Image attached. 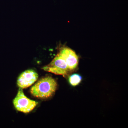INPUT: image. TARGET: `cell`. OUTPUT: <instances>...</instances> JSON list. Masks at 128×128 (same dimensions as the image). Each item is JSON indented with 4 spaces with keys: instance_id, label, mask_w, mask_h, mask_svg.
<instances>
[{
    "instance_id": "cell-1",
    "label": "cell",
    "mask_w": 128,
    "mask_h": 128,
    "mask_svg": "<svg viewBox=\"0 0 128 128\" xmlns=\"http://www.w3.org/2000/svg\"><path fill=\"white\" fill-rule=\"evenodd\" d=\"M56 80L50 76L39 80L30 89V93L34 97L47 99L52 96L57 89Z\"/></svg>"
},
{
    "instance_id": "cell-2",
    "label": "cell",
    "mask_w": 128,
    "mask_h": 128,
    "mask_svg": "<svg viewBox=\"0 0 128 128\" xmlns=\"http://www.w3.org/2000/svg\"><path fill=\"white\" fill-rule=\"evenodd\" d=\"M13 104L16 110L24 113H28L33 110L38 102L30 100L24 95L22 89L20 88L16 97L13 100Z\"/></svg>"
},
{
    "instance_id": "cell-3",
    "label": "cell",
    "mask_w": 128,
    "mask_h": 128,
    "mask_svg": "<svg viewBox=\"0 0 128 128\" xmlns=\"http://www.w3.org/2000/svg\"><path fill=\"white\" fill-rule=\"evenodd\" d=\"M42 69L45 71L63 76H66L70 72L66 61L59 53L50 64Z\"/></svg>"
},
{
    "instance_id": "cell-4",
    "label": "cell",
    "mask_w": 128,
    "mask_h": 128,
    "mask_svg": "<svg viewBox=\"0 0 128 128\" xmlns=\"http://www.w3.org/2000/svg\"><path fill=\"white\" fill-rule=\"evenodd\" d=\"M38 78V73L33 70H28L22 72L18 77L17 84L21 89L31 86Z\"/></svg>"
},
{
    "instance_id": "cell-5",
    "label": "cell",
    "mask_w": 128,
    "mask_h": 128,
    "mask_svg": "<svg viewBox=\"0 0 128 128\" xmlns=\"http://www.w3.org/2000/svg\"><path fill=\"white\" fill-rule=\"evenodd\" d=\"M59 53L66 61L70 71L76 70L78 66V57L74 51L64 47L60 49Z\"/></svg>"
},
{
    "instance_id": "cell-6",
    "label": "cell",
    "mask_w": 128,
    "mask_h": 128,
    "mask_svg": "<svg viewBox=\"0 0 128 128\" xmlns=\"http://www.w3.org/2000/svg\"><path fill=\"white\" fill-rule=\"evenodd\" d=\"M82 77L80 75L74 74L69 77L68 80L70 84L72 86H77L81 82Z\"/></svg>"
}]
</instances>
